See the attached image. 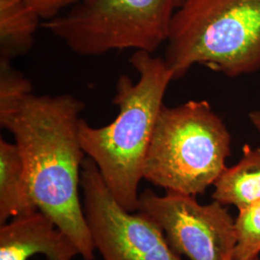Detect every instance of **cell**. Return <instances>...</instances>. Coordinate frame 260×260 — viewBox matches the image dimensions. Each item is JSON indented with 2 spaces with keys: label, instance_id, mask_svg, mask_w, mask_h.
Returning a JSON list of instances; mask_svg holds the SVG:
<instances>
[{
  "label": "cell",
  "instance_id": "obj_1",
  "mask_svg": "<svg viewBox=\"0 0 260 260\" xmlns=\"http://www.w3.org/2000/svg\"><path fill=\"white\" fill-rule=\"evenodd\" d=\"M84 109L85 103L70 93L30 92L0 103V124L15 139L38 209L73 240L84 260H93L94 246L78 194Z\"/></svg>",
  "mask_w": 260,
  "mask_h": 260
},
{
  "label": "cell",
  "instance_id": "obj_2",
  "mask_svg": "<svg viewBox=\"0 0 260 260\" xmlns=\"http://www.w3.org/2000/svg\"><path fill=\"white\" fill-rule=\"evenodd\" d=\"M129 62L139 79L134 82L127 75L119 77L113 100L119 109L116 119L102 127L81 119L79 140L116 201L125 210L135 212L152 132L168 87L175 79L162 57L135 50Z\"/></svg>",
  "mask_w": 260,
  "mask_h": 260
},
{
  "label": "cell",
  "instance_id": "obj_3",
  "mask_svg": "<svg viewBox=\"0 0 260 260\" xmlns=\"http://www.w3.org/2000/svg\"><path fill=\"white\" fill-rule=\"evenodd\" d=\"M164 60L177 80L195 65L229 77L260 70V0H185Z\"/></svg>",
  "mask_w": 260,
  "mask_h": 260
},
{
  "label": "cell",
  "instance_id": "obj_4",
  "mask_svg": "<svg viewBox=\"0 0 260 260\" xmlns=\"http://www.w3.org/2000/svg\"><path fill=\"white\" fill-rule=\"evenodd\" d=\"M232 136L206 101L162 106L143 168V178L166 191L204 194L222 175Z\"/></svg>",
  "mask_w": 260,
  "mask_h": 260
},
{
  "label": "cell",
  "instance_id": "obj_5",
  "mask_svg": "<svg viewBox=\"0 0 260 260\" xmlns=\"http://www.w3.org/2000/svg\"><path fill=\"white\" fill-rule=\"evenodd\" d=\"M185 0H80L42 26L78 55L133 49L154 53L167 42Z\"/></svg>",
  "mask_w": 260,
  "mask_h": 260
},
{
  "label": "cell",
  "instance_id": "obj_6",
  "mask_svg": "<svg viewBox=\"0 0 260 260\" xmlns=\"http://www.w3.org/2000/svg\"><path fill=\"white\" fill-rule=\"evenodd\" d=\"M80 187L87 225L103 259L182 260L152 220L121 207L89 157L82 163Z\"/></svg>",
  "mask_w": 260,
  "mask_h": 260
},
{
  "label": "cell",
  "instance_id": "obj_7",
  "mask_svg": "<svg viewBox=\"0 0 260 260\" xmlns=\"http://www.w3.org/2000/svg\"><path fill=\"white\" fill-rule=\"evenodd\" d=\"M225 205L214 201L201 205L194 196L146 190L136 212L149 217L163 231L177 254L190 260H233L235 223Z\"/></svg>",
  "mask_w": 260,
  "mask_h": 260
},
{
  "label": "cell",
  "instance_id": "obj_8",
  "mask_svg": "<svg viewBox=\"0 0 260 260\" xmlns=\"http://www.w3.org/2000/svg\"><path fill=\"white\" fill-rule=\"evenodd\" d=\"M47 260H72L79 251L73 240L46 214L14 218L0 229V260H27L34 254Z\"/></svg>",
  "mask_w": 260,
  "mask_h": 260
},
{
  "label": "cell",
  "instance_id": "obj_9",
  "mask_svg": "<svg viewBox=\"0 0 260 260\" xmlns=\"http://www.w3.org/2000/svg\"><path fill=\"white\" fill-rule=\"evenodd\" d=\"M16 144L0 138V223L38 211Z\"/></svg>",
  "mask_w": 260,
  "mask_h": 260
},
{
  "label": "cell",
  "instance_id": "obj_10",
  "mask_svg": "<svg viewBox=\"0 0 260 260\" xmlns=\"http://www.w3.org/2000/svg\"><path fill=\"white\" fill-rule=\"evenodd\" d=\"M212 198L238 210L260 201V148L246 145L242 157L233 167L225 168L214 183Z\"/></svg>",
  "mask_w": 260,
  "mask_h": 260
},
{
  "label": "cell",
  "instance_id": "obj_11",
  "mask_svg": "<svg viewBox=\"0 0 260 260\" xmlns=\"http://www.w3.org/2000/svg\"><path fill=\"white\" fill-rule=\"evenodd\" d=\"M40 20L26 0H0V60L12 62L28 52Z\"/></svg>",
  "mask_w": 260,
  "mask_h": 260
},
{
  "label": "cell",
  "instance_id": "obj_12",
  "mask_svg": "<svg viewBox=\"0 0 260 260\" xmlns=\"http://www.w3.org/2000/svg\"><path fill=\"white\" fill-rule=\"evenodd\" d=\"M236 245L233 260H258L260 254V201L239 209L234 220Z\"/></svg>",
  "mask_w": 260,
  "mask_h": 260
},
{
  "label": "cell",
  "instance_id": "obj_13",
  "mask_svg": "<svg viewBox=\"0 0 260 260\" xmlns=\"http://www.w3.org/2000/svg\"><path fill=\"white\" fill-rule=\"evenodd\" d=\"M80 0H26L29 6L34 10L44 21L54 19L61 11L73 7Z\"/></svg>",
  "mask_w": 260,
  "mask_h": 260
},
{
  "label": "cell",
  "instance_id": "obj_14",
  "mask_svg": "<svg viewBox=\"0 0 260 260\" xmlns=\"http://www.w3.org/2000/svg\"><path fill=\"white\" fill-rule=\"evenodd\" d=\"M249 120L253 125V127L260 132V111L250 112Z\"/></svg>",
  "mask_w": 260,
  "mask_h": 260
},
{
  "label": "cell",
  "instance_id": "obj_15",
  "mask_svg": "<svg viewBox=\"0 0 260 260\" xmlns=\"http://www.w3.org/2000/svg\"><path fill=\"white\" fill-rule=\"evenodd\" d=\"M84 1H91V0H84Z\"/></svg>",
  "mask_w": 260,
  "mask_h": 260
}]
</instances>
